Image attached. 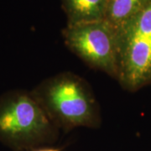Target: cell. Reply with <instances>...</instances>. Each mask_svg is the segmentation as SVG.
Wrapping results in <instances>:
<instances>
[{"mask_svg":"<svg viewBox=\"0 0 151 151\" xmlns=\"http://www.w3.org/2000/svg\"><path fill=\"white\" fill-rule=\"evenodd\" d=\"M32 95L53 124L65 131L98 128L101 116L88 82L71 72L53 76L39 84Z\"/></svg>","mask_w":151,"mask_h":151,"instance_id":"6da1fadb","label":"cell"},{"mask_svg":"<svg viewBox=\"0 0 151 151\" xmlns=\"http://www.w3.org/2000/svg\"><path fill=\"white\" fill-rule=\"evenodd\" d=\"M119 49L117 81L129 92L151 84V1L116 29Z\"/></svg>","mask_w":151,"mask_h":151,"instance_id":"7a4b0ae2","label":"cell"},{"mask_svg":"<svg viewBox=\"0 0 151 151\" xmlns=\"http://www.w3.org/2000/svg\"><path fill=\"white\" fill-rule=\"evenodd\" d=\"M56 128L31 92H11L0 99V139L9 145H35L53 138Z\"/></svg>","mask_w":151,"mask_h":151,"instance_id":"3957f363","label":"cell"},{"mask_svg":"<svg viewBox=\"0 0 151 151\" xmlns=\"http://www.w3.org/2000/svg\"><path fill=\"white\" fill-rule=\"evenodd\" d=\"M65 45L93 69L114 79L119 75V49L115 29L106 20L67 25Z\"/></svg>","mask_w":151,"mask_h":151,"instance_id":"277c9868","label":"cell"},{"mask_svg":"<svg viewBox=\"0 0 151 151\" xmlns=\"http://www.w3.org/2000/svg\"><path fill=\"white\" fill-rule=\"evenodd\" d=\"M67 25L105 20L108 0H61Z\"/></svg>","mask_w":151,"mask_h":151,"instance_id":"5b68a950","label":"cell"},{"mask_svg":"<svg viewBox=\"0 0 151 151\" xmlns=\"http://www.w3.org/2000/svg\"><path fill=\"white\" fill-rule=\"evenodd\" d=\"M151 0H108L105 20L115 30L140 12Z\"/></svg>","mask_w":151,"mask_h":151,"instance_id":"8992f818","label":"cell"},{"mask_svg":"<svg viewBox=\"0 0 151 151\" xmlns=\"http://www.w3.org/2000/svg\"><path fill=\"white\" fill-rule=\"evenodd\" d=\"M36 151H59L57 150H55V149H44V150H39Z\"/></svg>","mask_w":151,"mask_h":151,"instance_id":"52a82bcc","label":"cell"}]
</instances>
